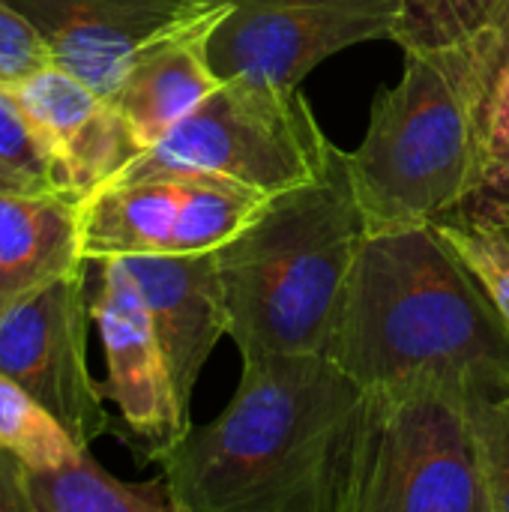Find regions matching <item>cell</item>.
I'll return each mask as SVG.
<instances>
[{
    "label": "cell",
    "mask_w": 509,
    "mask_h": 512,
    "mask_svg": "<svg viewBox=\"0 0 509 512\" xmlns=\"http://www.w3.org/2000/svg\"><path fill=\"white\" fill-rule=\"evenodd\" d=\"M48 63H54V51L42 30L21 9L0 0V84L18 87Z\"/></svg>",
    "instance_id": "23"
},
{
    "label": "cell",
    "mask_w": 509,
    "mask_h": 512,
    "mask_svg": "<svg viewBox=\"0 0 509 512\" xmlns=\"http://www.w3.org/2000/svg\"><path fill=\"white\" fill-rule=\"evenodd\" d=\"M213 30L189 33L147 54L108 96L141 153L222 84L207 57V42Z\"/></svg>",
    "instance_id": "14"
},
{
    "label": "cell",
    "mask_w": 509,
    "mask_h": 512,
    "mask_svg": "<svg viewBox=\"0 0 509 512\" xmlns=\"http://www.w3.org/2000/svg\"><path fill=\"white\" fill-rule=\"evenodd\" d=\"M327 357L363 390L438 378L509 387V330L435 222L369 231L351 267Z\"/></svg>",
    "instance_id": "3"
},
{
    "label": "cell",
    "mask_w": 509,
    "mask_h": 512,
    "mask_svg": "<svg viewBox=\"0 0 509 512\" xmlns=\"http://www.w3.org/2000/svg\"><path fill=\"white\" fill-rule=\"evenodd\" d=\"M84 264L81 198L0 189V315Z\"/></svg>",
    "instance_id": "13"
},
{
    "label": "cell",
    "mask_w": 509,
    "mask_h": 512,
    "mask_svg": "<svg viewBox=\"0 0 509 512\" xmlns=\"http://www.w3.org/2000/svg\"><path fill=\"white\" fill-rule=\"evenodd\" d=\"M366 237L369 219L351 159L333 147L318 177L270 195L231 240L216 246L228 336L240 357L327 354Z\"/></svg>",
    "instance_id": "4"
},
{
    "label": "cell",
    "mask_w": 509,
    "mask_h": 512,
    "mask_svg": "<svg viewBox=\"0 0 509 512\" xmlns=\"http://www.w3.org/2000/svg\"><path fill=\"white\" fill-rule=\"evenodd\" d=\"M509 39V0H408L381 90L351 159L369 231L453 219L471 189L483 114Z\"/></svg>",
    "instance_id": "2"
},
{
    "label": "cell",
    "mask_w": 509,
    "mask_h": 512,
    "mask_svg": "<svg viewBox=\"0 0 509 512\" xmlns=\"http://www.w3.org/2000/svg\"><path fill=\"white\" fill-rule=\"evenodd\" d=\"M0 447L15 453L30 471L69 465L87 450L51 411L6 375H0Z\"/></svg>",
    "instance_id": "19"
},
{
    "label": "cell",
    "mask_w": 509,
    "mask_h": 512,
    "mask_svg": "<svg viewBox=\"0 0 509 512\" xmlns=\"http://www.w3.org/2000/svg\"><path fill=\"white\" fill-rule=\"evenodd\" d=\"M408 0H231L207 42L213 72L285 90L327 57L372 39H396Z\"/></svg>",
    "instance_id": "7"
},
{
    "label": "cell",
    "mask_w": 509,
    "mask_h": 512,
    "mask_svg": "<svg viewBox=\"0 0 509 512\" xmlns=\"http://www.w3.org/2000/svg\"><path fill=\"white\" fill-rule=\"evenodd\" d=\"M0 165L21 177L33 192H60L54 186L51 159L30 126L24 108L15 99L12 87L0 84Z\"/></svg>",
    "instance_id": "22"
},
{
    "label": "cell",
    "mask_w": 509,
    "mask_h": 512,
    "mask_svg": "<svg viewBox=\"0 0 509 512\" xmlns=\"http://www.w3.org/2000/svg\"><path fill=\"white\" fill-rule=\"evenodd\" d=\"M333 147L300 90L225 78L111 183L201 174L276 195L318 177Z\"/></svg>",
    "instance_id": "5"
},
{
    "label": "cell",
    "mask_w": 509,
    "mask_h": 512,
    "mask_svg": "<svg viewBox=\"0 0 509 512\" xmlns=\"http://www.w3.org/2000/svg\"><path fill=\"white\" fill-rule=\"evenodd\" d=\"M87 264L0 315V375L24 387L81 447L111 432L102 384L87 369Z\"/></svg>",
    "instance_id": "8"
},
{
    "label": "cell",
    "mask_w": 509,
    "mask_h": 512,
    "mask_svg": "<svg viewBox=\"0 0 509 512\" xmlns=\"http://www.w3.org/2000/svg\"><path fill=\"white\" fill-rule=\"evenodd\" d=\"M219 417L156 465L174 512H351L369 390L327 354H246Z\"/></svg>",
    "instance_id": "1"
},
{
    "label": "cell",
    "mask_w": 509,
    "mask_h": 512,
    "mask_svg": "<svg viewBox=\"0 0 509 512\" xmlns=\"http://www.w3.org/2000/svg\"><path fill=\"white\" fill-rule=\"evenodd\" d=\"M465 393L438 378L369 390L351 512H489Z\"/></svg>",
    "instance_id": "6"
},
{
    "label": "cell",
    "mask_w": 509,
    "mask_h": 512,
    "mask_svg": "<svg viewBox=\"0 0 509 512\" xmlns=\"http://www.w3.org/2000/svg\"><path fill=\"white\" fill-rule=\"evenodd\" d=\"M123 261L135 276L153 318L177 399L189 411L207 357L219 339L228 336L216 252L135 255Z\"/></svg>",
    "instance_id": "12"
},
{
    "label": "cell",
    "mask_w": 509,
    "mask_h": 512,
    "mask_svg": "<svg viewBox=\"0 0 509 512\" xmlns=\"http://www.w3.org/2000/svg\"><path fill=\"white\" fill-rule=\"evenodd\" d=\"M0 189H6V192H33L21 177H15L6 165H0Z\"/></svg>",
    "instance_id": "25"
},
{
    "label": "cell",
    "mask_w": 509,
    "mask_h": 512,
    "mask_svg": "<svg viewBox=\"0 0 509 512\" xmlns=\"http://www.w3.org/2000/svg\"><path fill=\"white\" fill-rule=\"evenodd\" d=\"M459 258L474 270L509 330V225L447 219L435 222Z\"/></svg>",
    "instance_id": "21"
},
{
    "label": "cell",
    "mask_w": 509,
    "mask_h": 512,
    "mask_svg": "<svg viewBox=\"0 0 509 512\" xmlns=\"http://www.w3.org/2000/svg\"><path fill=\"white\" fill-rule=\"evenodd\" d=\"M0 512H30L24 498V465L0 447Z\"/></svg>",
    "instance_id": "24"
},
{
    "label": "cell",
    "mask_w": 509,
    "mask_h": 512,
    "mask_svg": "<svg viewBox=\"0 0 509 512\" xmlns=\"http://www.w3.org/2000/svg\"><path fill=\"white\" fill-rule=\"evenodd\" d=\"M12 90L51 159L54 186L66 195L84 201L141 153L111 99L60 63H48Z\"/></svg>",
    "instance_id": "11"
},
{
    "label": "cell",
    "mask_w": 509,
    "mask_h": 512,
    "mask_svg": "<svg viewBox=\"0 0 509 512\" xmlns=\"http://www.w3.org/2000/svg\"><path fill=\"white\" fill-rule=\"evenodd\" d=\"M24 498L30 512H174L162 474L147 483H123L87 450L51 471L24 468Z\"/></svg>",
    "instance_id": "16"
},
{
    "label": "cell",
    "mask_w": 509,
    "mask_h": 512,
    "mask_svg": "<svg viewBox=\"0 0 509 512\" xmlns=\"http://www.w3.org/2000/svg\"><path fill=\"white\" fill-rule=\"evenodd\" d=\"M183 201L171 252H210L231 240L270 198L225 177L183 174Z\"/></svg>",
    "instance_id": "17"
},
{
    "label": "cell",
    "mask_w": 509,
    "mask_h": 512,
    "mask_svg": "<svg viewBox=\"0 0 509 512\" xmlns=\"http://www.w3.org/2000/svg\"><path fill=\"white\" fill-rule=\"evenodd\" d=\"M183 180L156 177L108 183L81 201V252L87 261L168 255L180 216Z\"/></svg>",
    "instance_id": "15"
},
{
    "label": "cell",
    "mask_w": 509,
    "mask_h": 512,
    "mask_svg": "<svg viewBox=\"0 0 509 512\" xmlns=\"http://www.w3.org/2000/svg\"><path fill=\"white\" fill-rule=\"evenodd\" d=\"M453 219L509 225V39L486 99L474 180Z\"/></svg>",
    "instance_id": "18"
},
{
    "label": "cell",
    "mask_w": 509,
    "mask_h": 512,
    "mask_svg": "<svg viewBox=\"0 0 509 512\" xmlns=\"http://www.w3.org/2000/svg\"><path fill=\"white\" fill-rule=\"evenodd\" d=\"M48 39L54 63L105 99L147 54L213 30L231 0H6Z\"/></svg>",
    "instance_id": "9"
},
{
    "label": "cell",
    "mask_w": 509,
    "mask_h": 512,
    "mask_svg": "<svg viewBox=\"0 0 509 512\" xmlns=\"http://www.w3.org/2000/svg\"><path fill=\"white\" fill-rule=\"evenodd\" d=\"M96 267L90 288V315L105 348L108 378L102 396L111 399L126 429L144 444V456L156 462L192 426L180 405L165 351L135 276L123 258L90 261Z\"/></svg>",
    "instance_id": "10"
},
{
    "label": "cell",
    "mask_w": 509,
    "mask_h": 512,
    "mask_svg": "<svg viewBox=\"0 0 509 512\" xmlns=\"http://www.w3.org/2000/svg\"><path fill=\"white\" fill-rule=\"evenodd\" d=\"M465 399L489 512H509V387L471 390Z\"/></svg>",
    "instance_id": "20"
}]
</instances>
